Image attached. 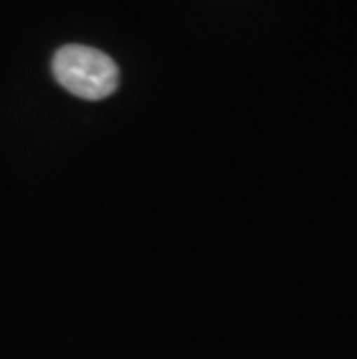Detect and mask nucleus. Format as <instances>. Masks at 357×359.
<instances>
[{"label":"nucleus","instance_id":"nucleus-1","mask_svg":"<svg viewBox=\"0 0 357 359\" xmlns=\"http://www.w3.org/2000/svg\"><path fill=\"white\" fill-rule=\"evenodd\" d=\"M56 81L81 100H105L119 88V67L100 49L65 44L51 60Z\"/></svg>","mask_w":357,"mask_h":359}]
</instances>
